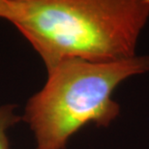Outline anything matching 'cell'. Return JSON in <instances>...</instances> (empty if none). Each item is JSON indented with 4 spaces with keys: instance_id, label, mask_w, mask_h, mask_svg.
<instances>
[{
    "instance_id": "6da1fadb",
    "label": "cell",
    "mask_w": 149,
    "mask_h": 149,
    "mask_svg": "<svg viewBox=\"0 0 149 149\" xmlns=\"http://www.w3.org/2000/svg\"><path fill=\"white\" fill-rule=\"evenodd\" d=\"M0 19L29 42L47 70L66 60L136 56L149 0H0Z\"/></svg>"
},
{
    "instance_id": "7a4b0ae2",
    "label": "cell",
    "mask_w": 149,
    "mask_h": 149,
    "mask_svg": "<svg viewBox=\"0 0 149 149\" xmlns=\"http://www.w3.org/2000/svg\"><path fill=\"white\" fill-rule=\"evenodd\" d=\"M147 72L149 55L101 63L72 59L47 70L46 82L29 98L22 116L34 136V149H65L86 125L109 127L120 114L114 90Z\"/></svg>"
},
{
    "instance_id": "3957f363",
    "label": "cell",
    "mask_w": 149,
    "mask_h": 149,
    "mask_svg": "<svg viewBox=\"0 0 149 149\" xmlns=\"http://www.w3.org/2000/svg\"><path fill=\"white\" fill-rule=\"evenodd\" d=\"M17 107L15 104L0 105V149H9L8 130L22 119L16 111Z\"/></svg>"
}]
</instances>
